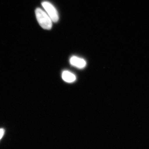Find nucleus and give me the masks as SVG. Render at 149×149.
<instances>
[{"mask_svg": "<svg viewBox=\"0 0 149 149\" xmlns=\"http://www.w3.org/2000/svg\"><path fill=\"white\" fill-rule=\"evenodd\" d=\"M70 63L74 66L81 69L85 67L86 64V61L84 59L75 56L70 58Z\"/></svg>", "mask_w": 149, "mask_h": 149, "instance_id": "7ed1b4c3", "label": "nucleus"}, {"mask_svg": "<svg viewBox=\"0 0 149 149\" xmlns=\"http://www.w3.org/2000/svg\"><path fill=\"white\" fill-rule=\"evenodd\" d=\"M42 7L45 11L49 16L52 21L54 22H58L59 19L58 12L56 9L48 1H43L42 3Z\"/></svg>", "mask_w": 149, "mask_h": 149, "instance_id": "f03ea898", "label": "nucleus"}, {"mask_svg": "<svg viewBox=\"0 0 149 149\" xmlns=\"http://www.w3.org/2000/svg\"><path fill=\"white\" fill-rule=\"evenodd\" d=\"M35 15L39 24L42 28L45 30H50L53 21L46 12L38 8L35 10Z\"/></svg>", "mask_w": 149, "mask_h": 149, "instance_id": "f257e3e1", "label": "nucleus"}, {"mask_svg": "<svg viewBox=\"0 0 149 149\" xmlns=\"http://www.w3.org/2000/svg\"><path fill=\"white\" fill-rule=\"evenodd\" d=\"M62 78L65 82L67 83H72L76 80V77L73 73L69 71H64L63 72Z\"/></svg>", "mask_w": 149, "mask_h": 149, "instance_id": "20e7f679", "label": "nucleus"}, {"mask_svg": "<svg viewBox=\"0 0 149 149\" xmlns=\"http://www.w3.org/2000/svg\"><path fill=\"white\" fill-rule=\"evenodd\" d=\"M4 130L3 129H0V139L3 138V136L4 135Z\"/></svg>", "mask_w": 149, "mask_h": 149, "instance_id": "39448f33", "label": "nucleus"}]
</instances>
